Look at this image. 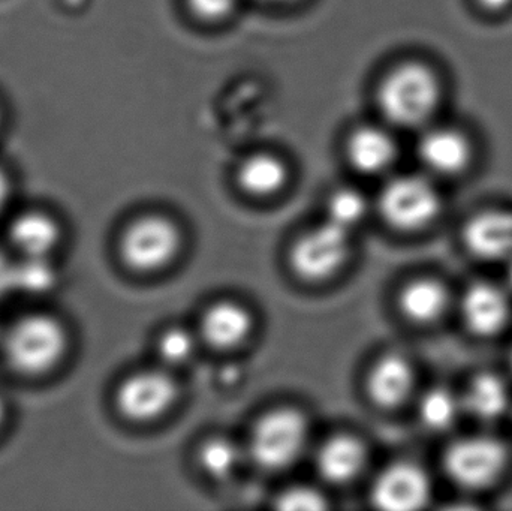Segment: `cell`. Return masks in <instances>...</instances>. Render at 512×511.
I'll return each mask as SVG.
<instances>
[{"mask_svg": "<svg viewBox=\"0 0 512 511\" xmlns=\"http://www.w3.org/2000/svg\"><path fill=\"white\" fill-rule=\"evenodd\" d=\"M439 93L438 80L429 68L405 63L393 69L379 86V107L396 125H420L435 111Z\"/></svg>", "mask_w": 512, "mask_h": 511, "instance_id": "obj_1", "label": "cell"}, {"mask_svg": "<svg viewBox=\"0 0 512 511\" xmlns=\"http://www.w3.org/2000/svg\"><path fill=\"white\" fill-rule=\"evenodd\" d=\"M508 450L498 438L472 435L450 444L444 468L451 482L466 491H483L495 485L508 467Z\"/></svg>", "mask_w": 512, "mask_h": 511, "instance_id": "obj_2", "label": "cell"}, {"mask_svg": "<svg viewBox=\"0 0 512 511\" xmlns=\"http://www.w3.org/2000/svg\"><path fill=\"white\" fill-rule=\"evenodd\" d=\"M65 347V332L54 318L32 315L9 330L5 353L12 368L39 374L59 362Z\"/></svg>", "mask_w": 512, "mask_h": 511, "instance_id": "obj_3", "label": "cell"}, {"mask_svg": "<svg viewBox=\"0 0 512 511\" xmlns=\"http://www.w3.org/2000/svg\"><path fill=\"white\" fill-rule=\"evenodd\" d=\"M306 419L291 408L265 414L255 426L251 455L265 470H283L294 464L307 443Z\"/></svg>", "mask_w": 512, "mask_h": 511, "instance_id": "obj_4", "label": "cell"}, {"mask_svg": "<svg viewBox=\"0 0 512 511\" xmlns=\"http://www.w3.org/2000/svg\"><path fill=\"white\" fill-rule=\"evenodd\" d=\"M379 207L385 221L394 228L420 230L438 218L441 195L424 177H397L382 189Z\"/></svg>", "mask_w": 512, "mask_h": 511, "instance_id": "obj_5", "label": "cell"}, {"mask_svg": "<svg viewBox=\"0 0 512 511\" xmlns=\"http://www.w3.org/2000/svg\"><path fill=\"white\" fill-rule=\"evenodd\" d=\"M180 243L179 228L170 219L146 216L135 221L123 234L120 252L132 269L153 272L176 257Z\"/></svg>", "mask_w": 512, "mask_h": 511, "instance_id": "obj_6", "label": "cell"}, {"mask_svg": "<svg viewBox=\"0 0 512 511\" xmlns=\"http://www.w3.org/2000/svg\"><path fill=\"white\" fill-rule=\"evenodd\" d=\"M349 249V230L325 222L295 242L291 251L292 269L306 281H324L345 264Z\"/></svg>", "mask_w": 512, "mask_h": 511, "instance_id": "obj_7", "label": "cell"}, {"mask_svg": "<svg viewBox=\"0 0 512 511\" xmlns=\"http://www.w3.org/2000/svg\"><path fill=\"white\" fill-rule=\"evenodd\" d=\"M179 390L170 375L147 371L132 375L117 392V405L128 419L137 422L158 419L176 402Z\"/></svg>", "mask_w": 512, "mask_h": 511, "instance_id": "obj_8", "label": "cell"}, {"mask_svg": "<svg viewBox=\"0 0 512 511\" xmlns=\"http://www.w3.org/2000/svg\"><path fill=\"white\" fill-rule=\"evenodd\" d=\"M432 495V483L423 468L409 462L388 467L375 482L372 500L378 509L414 511L423 509Z\"/></svg>", "mask_w": 512, "mask_h": 511, "instance_id": "obj_9", "label": "cell"}, {"mask_svg": "<svg viewBox=\"0 0 512 511\" xmlns=\"http://www.w3.org/2000/svg\"><path fill=\"white\" fill-rule=\"evenodd\" d=\"M460 314L472 335L478 338L501 335L511 321L510 290L490 282H477L463 294Z\"/></svg>", "mask_w": 512, "mask_h": 511, "instance_id": "obj_10", "label": "cell"}, {"mask_svg": "<svg viewBox=\"0 0 512 511\" xmlns=\"http://www.w3.org/2000/svg\"><path fill=\"white\" fill-rule=\"evenodd\" d=\"M463 243L478 260L510 261L512 258V212L484 210L466 222Z\"/></svg>", "mask_w": 512, "mask_h": 511, "instance_id": "obj_11", "label": "cell"}, {"mask_svg": "<svg viewBox=\"0 0 512 511\" xmlns=\"http://www.w3.org/2000/svg\"><path fill=\"white\" fill-rule=\"evenodd\" d=\"M363 443L349 435L331 438L319 449L316 468L322 479L334 485H345L360 476L366 465Z\"/></svg>", "mask_w": 512, "mask_h": 511, "instance_id": "obj_12", "label": "cell"}, {"mask_svg": "<svg viewBox=\"0 0 512 511\" xmlns=\"http://www.w3.org/2000/svg\"><path fill=\"white\" fill-rule=\"evenodd\" d=\"M415 384L414 369L405 357L388 354L373 366L369 375V393L376 404L399 407L409 398Z\"/></svg>", "mask_w": 512, "mask_h": 511, "instance_id": "obj_13", "label": "cell"}, {"mask_svg": "<svg viewBox=\"0 0 512 511\" xmlns=\"http://www.w3.org/2000/svg\"><path fill=\"white\" fill-rule=\"evenodd\" d=\"M463 413L478 422L492 423L510 414V389L495 374H480L471 380L462 395Z\"/></svg>", "mask_w": 512, "mask_h": 511, "instance_id": "obj_14", "label": "cell"}, {"mask_svg": "<svg viewBox=\"0 0 512 511\" xmlns=\"http://www.w3.org/2000/svg\"><path fill=\"white\" fill-rule=\"evenodd\" d=\"M418 152L430 170L445 176L465 170L471 159V147L466 138L448 129L429 132L421 140Z\"/></svg>", "mask_w": 512, "mask_h": 511, "instance_id": "obj_15", "label": "cell"}, {"mask_svg": "<svg viewBox=\"0 0 512 511\" xmlns=\"http://www.w3.org/2000/svg\"><path fill=\"white\" fill-rule=\"evenodd\" d=\"M252 330L248 309L233 302L212 306L204 315L203 335L213 347L228 350L242 344Z\"/></svg>", "mask_w": 512, "mask_h": 511, "instance_id": "obj_16", "label": "cell"}, {"mask_svg": "<svg viewBox=\"0 0 512 511\" xmlns=\"http://www.w3.org/2000/svg\"><path fill=\"white\" fill-rule=\"evenodd\" d=\"M348 158L361 173L379 174L393 164L396 144L387 132L366 126L349 138Z\"/></svg>", "mask_w": 512, "mask_h": 511, "instance_id": "obj_17", "label": "cell"}, {"mask_svg": "<svg viewBox=\"0 0 512 511\" xmlns=\"http://www.w3.org/2000/svg\"><path fill=\"white\" fill-rule=\"evenodd\" d=\"M450 294L436 279H417L403 288L400 309L412 323L430 324L438 321L447 311Z\"/></svg>", "mask_w": 512, "mask_h": 511, "instance_id": "obj_18", "label": "cell"}, {"mask_svg": "<svg viewBox=\"0 0 512 511\" xmlns=\"http://www.w3.org/2000/svg\"><path fill=\"white\" fill-rule=\"evenodd\" d=\"M11 240L26 257H45L59 240V228L42 213H26L15 219Z\"/></svg>", "mask_w": 512, "mask_h": 511, "instance_id": "obj_19", "label": "cell"}, {"mask_svg": "<svg viewBox=\"0 0 512 511\" xmlns=\"http://www.w3.org/2000/svg\"><path fill=\"white\" fill-rule=\"evenodd\" d=\"M286 177L288 173L280 159L267 153H259L243 161L237 179L246 192L264 197L279 191L285 185Z\"/></svg>", "mask_w": 512, "mask_h": 511, "instance_id": "obj_20", "label": "cell"}, {"mask_svg": "<svg viewBox=\"0 0 512 511\" xmlns=\"http://www.w3.org/2000/svg\"><path fill=\"white\" fill-rule=\"evenodd\" d=\"M463 414L462 399L450 390H429L420 402V419L432 431H447Z\"/></svg>", "mask_w": 512, "mask_h": 511, "instance_id": "obj_21", "label": "cell"}, {"mask_svg": "<svg viewBox=\"0 0 512 511\" xmlns=\"http://www.w3.org/2000/svg\"><path fill=\"white\" fill-rule=\"evenodd\" d=\"M242 461L236 444L225 438H213L200 450V464L213 479L225 480L233 476Z\"/></svg>", "mask_w": 512, "mask_h": 511, "instance_id": "obj_22", "label": "cell"}, {"mask_svg": "<svg viewBox=\"0 0 512 511\" xmlns=\"http://www.w3.org/2000/svg\"><path fill=\"white\" fill-rule=\"evenodd\" d=\"M56 284V272L45 257H26L15 264V290L44 294Z\"/></svg>", "mask_w": 512, "mask_h": 511, "instance_id": "obj_23", "label": "cell"}, {"mask_svg": "<svg viewBox=\"0 0 512 511\" xmlns=\"http://www.w3.org/2000/svg\"><path fill=\"white\" fill-rule=\"evenodd\" d=\"M366 212V200L354 189H340L328 203V221L349 231L366 216Z\"/></svg>", "mask_w": 512, "mask_h": 511, "instance_id": "obj_24", "label": "cell"}, {"mask_svg": "<svg viewBox=\"0 0 512 511\" xmlns=\"http://www.w3.org/2000/svg\"><path fill=\"white\" fill-rule=\"evenodd\" d=\"M159 356L170 365H182L191 359L195 350V341L185 329L167 330L159 339Z\"/></svg>", "mask_w": 512, "mask_h": 511, "instance_id": "obj_25", "label": "cell"}, {"mask_svg": "<svg viewBox=\"0 0 512 511\" xmlns=\"http://www.w3.org/2000/svg\"><path fill=\"white\" fill-rule=\"evenodd\" d=\"M277 507L282 510H324L327 509V503L319 492L301 486L280 495Z\"/></svg>", "mask_w": 512, "mask_h": 511, "instance_id": "obj_26", "label": "cell"}, {"mask_svg": "<svg viewBox=\"0 0 512 511\" xmlns=\"http://www.w3.org/2000/svg\"><path fill=\"white\" fill-rule=\"evenodd\" d=\"M237 0H188L189 8L203 20H219L227 17Z\"/></svg>", "mask_w": 512, "mask_h": 511, "instance_id": "obj_27", "label": "cell"}, {"mask_svg": "<svg viewBox=\"0 0 512 511\" xmlns=\"http://www.w3.org/2000/svg\"><path fill=\"white\" fill-rule=\"evenodd\" d=\"M15 290V264L0 252V297Z\"/></svg>", "mask_w": 512, "mask_h": 511, "instance_id": "obj_28", "label": "cell"}, {"mask_svg": "<svg viewBox=\"0 0 512 511\" xmlns=\"http://www.w3.org/2000/svg\"><path fill=\"white\" fill-rule=\"evenodd\" d=\"M6 198H8V182H6L5 174L0 170V210L6 204Z\"/></svg>", "mask_w": 512, "mask_h": 511, "instance_id": "obj_29", "label": "cell"}, {"mask_svg": "<svg viewBox=\"0 0 512 511\" xmlns=\"http://www.w3.org/2000/svg\"><path fill=\"white\" fill-rule=\"evenodd\" d=\"M484 8L487 9H502L511 2V0H478Z\"/></svg>", "mask_w": 512, "mask_h": 511, "instance_id": "obj_30", "label": "cell"}, {"mask_svg": "<svg viewBox=\"0 0 512 511\" xmlns=\"http://www.w3.org/2000/svg\"><path fill=\"white\" fill-rule=\"evenodd\" d=\"M507 288L512 293V258L507 261Z\"/></svg>", "mask_w": 512, "mask_h": 511, "instance_id": "obj_31", "label": "cell"}, {"mask_svg": "<svg viewBox=\"0 0 512 511\" xmlns=\"http://www.w3.org/2000/svg\"><path fill=\"white\" fill-rule=\"evenodd\" d=\"M2 417H3V405H2V401H0V420H2Z\"/></svg>", "mask_w": 512, "mask_h": 511, "instance_id": "obj_32", "label": "cell"}, {"mask_svg": "<svg viewBox=\"0 0 512 511\" xmlns=\"http://www.w3.org/2000/svg\"><path fill=\"white\" fill-rule=\"evenodd\" d=\"M510 368H511V371H512V353H511V356H510Z\"/></svg>", "mask_w": 512, "mask_h": 511, "instance_id": "obj_33", "label": "cell"}, {"mask_svg": "<svg viewBox=\"0 0 512 511\" xmlns=\"http://www.w3.org/2000/svg\"><path fill=\"white\" fill-rule=\"evenodd\" d=\"M273 2H285V0H273Z\"/></svg>", "mask_w": 512, "mask_h": 511, "instance_id": "obj_34", "label": "cell"}, {"mask_svg": "<svg viewBox=\"0 0 512 511\" xmlns=\"http://www.w3.org/2000/svg\"><path fill=\"white\" fill-rule=\"evenodd\" d=\"M510 416H511V419H512V407H511V411H510Z\"/></svg>", "mask_w": 512, "mask_h": 511, "instance_id": "obj_35", "label": "cell"}]
</instances>
